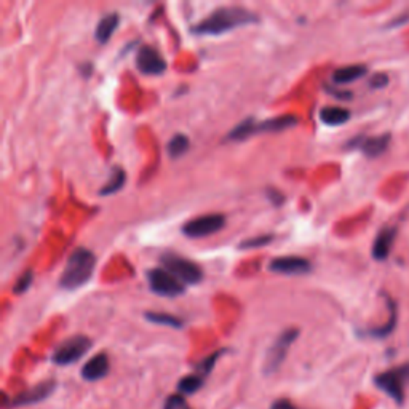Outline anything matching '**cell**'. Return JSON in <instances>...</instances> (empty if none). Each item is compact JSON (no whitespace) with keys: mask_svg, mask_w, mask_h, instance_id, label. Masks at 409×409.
<instances>
[{"mask_svg":"<svg viewBox=\"0 0 409 409\" xmlns=\"http://www.w3.org/2000/svg\"><path fill=\"white\" fill-rule=\"evenodd\" d=\"M257 21V15L243 6H219L211 11L210 16L192 26L191 32L196 36H223L225 32Z\"/></svg>","mask_w":409,"mask_h":409,"instance_id":"obj_1","label":"cell"},{"mask_svg":"<svg viewBox=\"0 0 409 409\" xmlns=\"http://www.w3.org/2000/svg\"><path fill=\"white\" fill-rule=\"evenodd\" d=\"M96 269V256L87 248H77L69 256L66 267L60 277V287L66 291H75L92 280Z\"/></svg>","mask_w":409,"mask_h":409,"instance_id":"obj_2","label":"cell"},{"mask_svg":"<svg viewBox=\"0 0 409 409\" xmlns=\"http://www.w3.org/2000/svg\"><path fill=\"white\" fill-rule=\"evenodd\" d=\"M297 120L294 115H278L274 117V119L264 120V122H256L253 117H248L243 122H240L238 125L233 127L229 133L225 136V141H245L251 138L253 134H259V133H278V132H285V129L293 128L297 125Z\"/></svg>","mask_w":409,"mask_h":409,"instance_id":"obj_3","label":"cell"},{"mask_svg":"<svg viewBox=\"0 0 409 409\" xmlns=\"http://www.w3.org/2000/svg\"><path fill=\"white\" fill-rule=\"evenodd\" d=\"M160 264L173 277H176L181 283L198 285L203 280V270L200 269V265L187 257L166 253V255L160 257Z\"/></svg>","mask_w":409,"mask_h":409,"instance_id":"obj_4","label":"cell"},{"mask_svg":"<svg viewBox=\"0 0 409 409\" xmlns=\"http://www.w3.org/2000/svg\"><path fill=\"white\" fill-rule=\"evenodd\" d=\"M92 346L93 342L87 336H70L68 339H64L60 346H56L53 354H51V361L58 366H69L79 361L82 356H85Z\"/></svg>","mask_w":409,"mask_h":409,"instance_id":"obj_5","label":"cell"},{"mask_svg":"<svg viewBox=\"0 0 409 409\" xmlns=\"http://www.w3.org/2000/svg\"><path fill=\"white\" fill-rule=\"evenodd\" d=\"M376 386L382 392L387 393L395 403L403 405L405 401V386L409 382V365H403L400 368L388 369L376 376Z\"/></svg>","mask_w":409,"mask_h":409,"instance_id":"obj_6","label":"cell"},{"mask_svg":"<svg viewBox=\"0 0 409 409\" xmlns=\"http://www.w3.org/2000/svg\"><path fill=\"white\" fill-rule=\"evenodd\" d=\"M297 337H299V329L297 328L285 329L283 333L277 337L275 342L272 344L270 349L267 350V355H265L262 366V371L265 376L274 374L280 369L285 358H287L290 347L296 342Z\"/></svg>","mask_w":409,"mask_h":409,"instance_id":"obj_7","label":"cell"},{"mask_svg":"<svg viewBox=\"0 0 409 409\" xmlns=\"http://www.w3.org/2000/svg\"><path fill=\"white\" fill-rule=\"evenodd\" d=\"M149 288L152 293L165 297H176L184 294V285L181 283L176 277H173L170 272L161 269H151L147 272Z\"/></svg>","mask_w":409,"mask_h":409,"instance_id":"obj_8","label":"cell"},{"mask_svg":"<svg viewBox=\"0 0 409 409\" xmlns=\"http://www.w3.org/2000/svg\"><path fill=\"white\" fill-rule=\"evenodd\" d=\"M225 225L224 214H205L196 219L187 221L183 225V233L189 238H203L223 230Z\"/></svg>","mask_w":409,"mask_h":409,"instance_id":"obj_9","label":"cell"},{"mask_svg":"<svg viewBox=\"0 0 409 409\" xmlns=\"http://www.w3.org/2000/svg\"><path fill=\"white\" fill-rule=\"evenodd\" d=\"M56 388V381L48 379L43 381L41 384H37L34 387L28 388L21 393H18L15 398H11V401H5V408H19V406H29L41 403V401L47 400L51 393L55 392Z\"/></svg>","mask_w":409,"mask_h":409,"instance_id":"obj_10","label":"cell"},{"mask_svg":"<svg viewBox=\"0 0 409 409\" xmlns=\"http://www.w3.org/2000/svg\"><path fill=\"white\" fill-rule=\"evenodd\" d=\"M136 68L144 75H161L166 70L168 64L165 58L151 45H142L136 53Z\"/></svg>","mask_w":409,"mask_h":409,"instance_id":"obj_11","label":"cell"},{"mask_svg":"<svg viewBox=\"0 0 409 409\" xmlns=\"http://www.w3.org/2000/svg\"><path fill=\"white\" fill-rule=\"evenodd\" d=\"M312 264L302 256H280L269 262V270L282 275H304L309 274Z\"/></svg>","mask_w":409,"mask_h":409,"instance_id":"obj_12","label":"cell"},{"mask_svg":"<svg viewBox=\"0 0 409 409\" xmlns=\"http://www.w3.org/2000/svg\"><path fill=\"white\" fill-rule=\"evenodd\" d=\"M388 144H391V134H381L373 136V138H361L360 141L352 139L347 147H360L366 157L374 159L384 154Z\"/></svg>","mask_w":409,"mask_h":409,"instance_id":"obj_13","label":"cell"},{"mask_svg":"<svg viewBox=\"0 0 409 409\" xmlns=\"http://www.w3.org/2000/svg\"><path fill=\"white\" fill-rule=\"evenodd\" d=\"M110 369V361L107 354H98L90 358L82 368V378L88 382H96L106 378Z\"/></svg>","mask_w":409,"mask_h":409,"instance_id":"obj_14","label":"cell"},{"mask_svg":"<svg viewBox=\"0 0 409 409\" xmlns=\"http://www.w3.org/2000/svg\"><path fill=\"white\" fill-rule=\"evenodd\" d=\"M395 237H397V230L395 229H384L376 237L373 245V257L376 261H386L388 257L393 248Z\"/></svg>","mask_w":409,"mask_h":409,"instance_id":"obj_15","label":"cell"},{"mask_svg":"<svg viewBox=\"0 0 409 409\" xmlns=\"http://www.w3.org/2000/svg\"><path fill=\"white\" fill-rule=\"evenodd\" d=\"M119 23H120L119 13H109V15L102 16L98 21V24H96V29H95L96 41H98L100 43H107L115 32V29L119 28Z\"/></svg>","mask_w":409,"mask_h":409,"instance_id":"obj_16","label":"cell"},{"mask_svg":"<svg viewBox=\"0 0 409 409\" xmlns=\"http://www.w3.org/2000/svg\"><path fill=\"white\" fill-rule=\"evenodd\" d=\"M320 120L328 127H341L350 120V110L339 106H326L320 110Z\"/></svg>","mask_w":409,"mask_h":409,"instance_id":"obj_17","label":"cell"},{"mask_svg":"<svg viewBox=\"0 0 409 409\" xmlns=\"http://www.w3.org/2000/svg\"><path fill=\"white\" fill-rule=\"evenodd\" d=\"M368 68L363 64H352V66H344L336 69L333 73V82L339 83V85H346V83H352L355 80L361 79L366 75Z\"/></svg>","mask_w":409,"mask_h":409,"instance_id":"obj_18","label":"cell"},{"mask_svg":"<svg viewBox=\"0 0 409 409\" xmlns=\"http://www.w3.org/2000/svg\"><path fill=\"white\" fill-rule=\"evenodd\" d=\"M127 183V173L120 166H114L112 171H110V176L107 179V183L104 184L100 189V196L107 197L112 196V193L119 192L123 186Z\"/></svg>","mask_w":409,"mask_h":409,"instance_id":"obj_19","label":"cell"},{"mask_svg":"<svg viewBox=\"0 0 409 409\" xmlns=\"http://www.w3.org/2000/svg\"><path fill=\"white\" fill-rule=\"evenodd\" d=\"M189 149H191V139L183 133L174 134L166 144V152L171 159L183 157V155H186V152L189 151Z\"/></svg>","mask_w":409,"mask_h":409,"instance_id":"obj_20","label":"cell"},{"mask_svg":"<svg viewBox=\"0 0 409 409\" xmlns=\"http://www.w3.org/2000/svg\"><path fill=\"white\" fill-rule=\"evenodd\" d=\"M203 384H205L203 376H200L197 373L184 376V378L178 382V393L183 395V397L184 395H193L203 387Z\"/></svg>","mask_w":409,"mask_h":409,"instance_id":"obj_21","label":"cell"},{"mask_svg":"<svg viewBox=\"0 0 409 409\" xmlns=\"http://www.w3.org/2000/svg\"><path fill=\"white\" fill-rule=\"evenodd\" d=\"M144 318L147 322L155 323V324H161V326H170L174 329H179L184 326V323L181 318L170 315V314H164V312H146Z\"/></svg>","mask_w":409,"mask_h":409,"instance_id":"obj_22","label":"cell"},{"mask_svg":"<svg viewBox=\"0 0 409 409\" xmlns=\"http://www.w3.org/2000/svg\"><path fill=\"white\" fill-rule=\"evenodd\" d=\"M225 352H227V349H221V350H216V352H214V354L205 356V358H203L202 361L197 363V365H196L197 374L203 376V378L206 379V376L213 371V368H214V365H216V361H218V360L221 358V356H223Z\"/></svg>","mask_w":409,"mask_h":409,"instance_id":"obj_23","label":"cell"},{"mask_svg":"<svg viewBox=\"0 0 409 409\" xmlns=\"http://www.w3.org/2000/svg\"><path fill=\"white\" fill-rule=\"evenodd\" d=\"M275 235L274 233H267V235H259L255 238L243 240L242 243L238 245V250H255V248H262V246H267L274 242Z\"/></svg>","mask_w":409,"mask_h":409,"instance_id":"obj_24","label":"cell"},{"mask_svg":"<svg viewBox=\"0 0 409 409\" xmlns=\"http://www.w3.org/2000/svg\"><path fill=\"white\" fill-rule=\"evenodd\" d=\"M387 301H388V307H391V310H392L391 320H388V323L386 324V326H381V328H376V329L369 331V334L374 336V337H386V336H388L393 331L395 323H397V309H395V304L391 299H387Z\"/></svg>","mask_w":409,"mask_h":409,"instance_id":"obj_25","label":"cell"},{"mask_svg":"<svg viewBox=\"0 0 409 409\" xmlns=\"http://www.w3.org/2000/svg\"><path fill=\"white\" fill-rule=\"evenodd\" d=\"M32 280H34V272H32V270L23 272V275L18 278L16 283H15V287H13V293L18 294V296L26 293V291L31 288Z\"/></svg>","mask_w":409,"mask_h":409,"instance_id":"obj_26","label":"cell"},{"mask_svg":"<svg viewBox=\"0 0 409 409\" xmlns=\"http://www.w3.org/2000/svg\"><path fill=\"white\" fill-rule=\"evenodd\" d=\"M164 409H192L187 406L186 403V398L183 397V395H171V397H168L165 400V405H164Z\"/></svg>","mask_w":409,"mask_h":409,"instance_id":"obj_27","label":"cell"},{"mask_svg":"<svg viewBox=\"0 0 409 409\" xmlns=\"http://www.w3.org/2000/svg\"><path fill=\"white\" fill-rule=\"evenodd\" d=\"M267 198L270 200V203L274 205V206H282L285 203V196L280 192V191H277V189H267Z\"/></svg>","mask_w":409,"mask_h":409,"instance_id":"obj_28","label":"cell"},{"mask_svg":"<svg viewBox=\"0 0 409 409\" xmlns=\"http://www.w3.org/2000/svg\"><path fill=\"white\" fill-rule=\"evenodd\" d=\"M388 83V77L386 74H376L369 80V87L371 88H384Z\"/></svg>","mask_w":409,"mask_h":409,"instance_id":"obj_29","label":"cell"},{"mask_svg":"<svg viewBox=\"0 0 409 409\" xmlns=\"http://www.w3.org/2000/svg\"><path fill=\"white\" fill-rule=\"evenodd\" d=\"M270 409H299V408H297L293 401L288 398H278L274 401V403H272Z\"/></svg>","mask_w":409,"mask_h":409,"instance_id":"obj_30","label":"cell"},{"mask_svg":"<svg viewBox=\"0 0 409 409\" xmlns=\"http://www.w3.org/2000/svg\"><path fill=\"white\" fill-rule=\"evenodd\" d=\"M326 92L331 93V95H334L337 96V98H341V100H347V98H352V95H350L349 92H334V90H331L326 87Z\"/></svg>","mask_w":409,"mask_h":409,"instance_id":"obj_31","label":"cell"}]
</instances>
